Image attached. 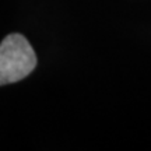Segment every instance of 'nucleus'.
I'll list each match as a JSON object with an SVG mask.
<instances>
[{"label": "nucleus", "mask_w": 151, "mask_h": 151, "mask_svg": "<svg viewBox=\"0 0 151 151\" xmlns=\"http://www.w3.org/2000/svg\"><path fill=\"white\" fill-rule=\"evenodd\" d=\"M35 67V50L21 34H9L0 42V86L25 78Z\"/></svg>", "instance_id": "obj_1"}]
</instances>
